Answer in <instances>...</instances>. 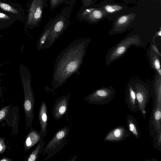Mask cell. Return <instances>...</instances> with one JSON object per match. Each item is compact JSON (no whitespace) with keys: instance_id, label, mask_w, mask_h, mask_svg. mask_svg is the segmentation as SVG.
I'll return each instance as SVG.
<instances>
[{"instance_id":"obj_15","label":"cell","mask_w":161,"mask_h":161,"mask_svg":"<svg viewBox=\"0 0 161 161\" xmlns=\"http://www.w3.org/2000/svg\"><path fill=\"white\" fill-rule=\"evenodd\" d=\"M161 56L157 54L150 47L147 51V57L151 68L161 75L160 61Z\"/></svg>"},{"instance_id":"obj_16","label":"cell","mask_w":161,"mask_h":161,"mask_svg":"<svg viewBox=\"0 0 161 161\" xmlns=\"http://www.w3.org/2000/svg\"><path fill=\"white\" fill-rule=\"evenodd\" d=\"M41 137L39 132L35 129H31L25 138L24 142L25 152L27 151L38 142Z\"/></svg>"},{"instance_id":"obj_29","label":"cell","mask_w":161,"mask_h":161,"mask_svg":"<svg viewBox=\"0 0 161 161\" xmlns=\"http://www.w3.org/2000/svg\"><path fill=\"white\" fill-rule=\"evenodd\" d=\"M3 75L2 73H0V77L1 76ZM1 79L0 78V98L2 96L3 94V92L2 89V88L1 86Z\"/></svg>"},{"instance_id":"obj_13","label":"cell","mask_w":161,"mask_h":161,"mask_svg":"<svg viewBox=\"0 0 161 161\" xmlns=\"http://www.w3.org/2000/svg\"><path fill=\"white\" fill-rule=\"evenodd\" d=\"M161 108L153 109L149 120V132L153 136L155 134L161 132Z\"/></svg>"},{"instance_id":"obj_4","label":"cell","mask_w":161,"mask_h":161,"mask_svg":"<svg viewBox=\"0 0 161 161\" xmlns=\"http://www.w3.org/2000/svg\"><path fill=\"white\" fill-rule=\"evenodd\" d=\"M146 43L138 36L127 37L108 50L105 56L107 65L123 56L131 46L143 47Z\"/></svg>"},{"instance_id":"obj_7","label":"cell","mask_w":161,"mask_h":161,"mask_svg":"<svg viewBox=\"0 0 161 161\" xmlns=\"http://www.w3.org/2000/svg\"><path fill=\"white\" fill-rule=\"evenodd\" d=\"M116 94V90L113 87H103L95 90L86 96L83 100L91 104L104 105L110 102Z\"/></svg>"},{"instance_id":"obj_12","label":"cell","mask_w":161,"mask_h":161,"mask_svg":"<svg viewBox=\"0 0 161 161\" xmlns=\"http://www.w3.org/2000/svg\"><path fill=\"white\" fill-rule=\"evenodd\" d=\"M152 84L153 109L161 108V75L156 72Z\"/></svg>"},{"instance_id":"obj_3","label":"cell","mask_w":161,"mask_h":161,"mask_svg":"<svg viewBox=\"0 0 161 161\" xmlns=\"http://www.w3.org/2000/svg\"><path fill=\"white\" fill-rule=\"evenodd\" d=\"M75 0H67L59 14L54 19V25L43 47L46 49L52 47L69 25L71 14L75 5Z\"/></svg>"},{"instance_id":"obj_31","label":"cell","mask_w":161,"mask_h":161,"mask_svg":"<svg viewBox=\"0 0 161 161\" xmlns=\"http://www.w3.org/2000/svg\"><path fill=\"white\" fill-rule=\"evenodd\" d=\"M0 65H1V64H0Z\"/></svg>"},{"instance_id":"obj_24","label":"cell","mask_w":161,"mask_h":161,"mask_svg":"<svg viewBox=\"0 0 161 161\" xmlns=\"http://www.w3.org/2000/svg\"><path fill=\"white\" fill-rule=\"evenodd\" d=\"M104 8L108 13H113L121 10L123 7L117 5H107L105 6Z\"/></svg>"},{"instance_id":"obj_6","label":"cell","mask_w":161,"mask_h":161,"mask_svg":"<svg viewBox=\"0 0 161 161\" xmlns=\"http://www.w3.org/2000/svg\"><path fill=\"white\" fill-rule=\"evenodd\" d=\"M134 86L136 94L139 111L144 119L147 116V106L152 96L151 86L147 83L139 80L130 81Z\"/></svg>"},{"instance_id":"obj_21","label":"cell","mask_w":161,"mask_h":161,"mask_svg":"<svg viewBox=\"0 0 161 161\" xmlns=\"http://www.w3.org/2000/svg\"><path fill=\"white\" fill-rule=\"evenodd\" d=\"M0 8L9 13L15 15H17L19 13L18 10L14 7L5 3L0 2Z\"/></svg>"},{"instance_id":"obj_14","label":"cell","mask_w":161,"mask_h":161,"mask_svg":"<svg viewBox=\"0 0 161 161\" xmlns=\"http://www.w3.org/2000/svg\"><path fill=\"white\" fill-rule=\"evenodd\" d=\"M38 118L40 125L39 132L41 137L44 138L47 135V130L48 111L46 103L43 101L42 102L39 108Z\"/></svg>"},{"instance_id":"obj_19","label":"cell","mask_w":161,"mask_h":161,"mask_svg":"<svg viewBox=\"0 0 161 161\" xmlns=\"http://www.w3.org/2000/svg\"><path fill=\"white\" fill-rule=\"evenodd\" d=\"M44 138L41 137L38 143L35 148L33 150L24 161H36L39 156V154L43 151V147L45 144Z\"/></svg>"},{"instance_id":"obj_8","label":"cell","mask_w":161,"mask_h":161,"mask_svg":"<svg viewBox=\"0 0 161 161\" xmlns=\"http://www.w3.org/2000/svg\"><path fill=\"white\" fill-rule=\"evenodd\" d=\"M47 7L45 0H32L28 12L27 27L31 30L38 27L43 18V11Z\"/></svg>"},{"instance_id":"obj_2","label":"cell","mask_w":161,"mask_h":161,"mask_svg":"<svg viewBox=\"0 0 161 161\" xmlns=\"http://www.w3.org/2000/svg\"><path fill=\"white\" fill-rule=\"evenodd\" d=\"M19 73L24 93L23 107L25 119V128L27 130L31 126L34 116L35 97L31 86V77L29 69L21 64Z\"/></svg>"},{"instance_id":"obj_10","label":"cell","mask_w":161,"mask_h":161,"mask_svg":"<svg viewBox=\"0 0 161 161\" xmlns=\"http://www.w3.org/2000/svg\"><path fill=\"white\" fill-rule=\"evenodd\" d=\"M130 131L124 126H117L109 131L104 139V142H119L129 137Z\"/></svg>"},{"instance_id":"obj_30","label":"cell","mask_w":161,"mask_h":161,"mask_svg":"<svg viewBox=\"0 0 161 161\" xmlns=\"http://www.w3.org/2000/svg\"><path fill=\"white\" fill-rule=\"evenodd\" d=\"M13 160L12 159L6 157H4L0 159V161H12Z\"/></svg>"},{"instance_id":"obj_20","label":"cell","mask_w":161,"mask_h":161,"mask_svg":"<svg viewBox=\"0 0 161 161\" xmlns=\"http://www.w3.org/2000/svg\"><path fill=\"white\" fill-rule=\"evenodd\" d=\"M0 13V29L5 28L10 25L15 20L14 15H10Z\"/></svg>"},{"instance_id":"obj_5","label":"cell","mask_w":161,"mask_h":161,"mask_svg":"<svg viewBox=\"0 0 161 161\" xmlns=\"http://www.w3.org/2000/svg\"><path fill=\"white\" fill-rule=\"evenodd\" d=\"M70 132L69 127L65 126L56 132L53 138L43 148V152L42 155L43 156L47 154V156L43 160L44 161L49 159L57 153H59V151L68 142Z\"/></svg>"},{"instance_id":"obj_22","label":"cell","mask_w":161,"mask_h":161,"mask_svg":"<svg viewBox=\"0 0 161 161\" xmlns=\"http://www.w3.org/2000/svg\"><path fill=\"white\" fill-rule=\"evenodd\" d=\"M13 105V103L4 106L0 109V123L5 120L9 114V110Z\"/></svg>"},{"instance_id":"obj_11","label":"cell","mask_w":161,"mask_h":161,"mask_svg":"<svg viewBox=\"0 0 161 161\" xmlns=\"http://www.w3.org/2000/svg\"><path fill=\"white\" fill-rule=\"evenodd\" d=\"M125 101L130 111L136 113L139 111L136 92L130 81L128 82L126 87Z\"/></svg>"},{"instance_id":"obj_28","label":"cell","mask_w":161,"mask_h":161,"mask_svg":"<svg viewBox=\"0 0 161 161\" xmlns=\"http://www.w3.org/2000/svg\"><path fill=\"white\" fill-rule=\"evenodd\" d=\"M94 0H80L82 5L86 6L92 5Z\"/></svg>"},{"instance_id":"obj_27","label":"cell","mask_w":161,"mask_h":161,"mask_svg":"<svg viewBox=\"0 0 161 161\" xmlns=\"http://www.w3.org/2000/svg\"><path fill=\"white\" fill-rule=\"evenodd\" d=\"M128 19V16L127 15L122 16L118 19L117 23L119 25H122L127 22Z\"/></svg>"},{"instance_id":"obj_1","label":"cell","mask_w":161,"mask_h":161,"mask_svg":"<svg viewBox=\"0 0 161 161\" xmlns=\"http://www.w3.org/2000/svg\"><path fill=\"white\" fill-rule=\"evenodd\" d=\"M91 41L90 38L75 40L61 51L55 63L51 83L53 88L60 87L74 74H80V69Z\"/></svg>"},{"instance_id":"obj_25","label":"cell","mask_w":161,"mask_h":161,"mask_svg":"<svg viewBox=\"0 0 161 161\" xmlns=\"http://www.w3.org/2000/svg\"><path fill=\"white\" fill-rule=\"evenodd\" d=\"M47 2L49 1L50 9L51 10L55 9L61 4H63L67 0H45Z\"/></svg>"},{"instance_id":"obj_17","label":"cell","mask_w":161,"mask_h":161,"mask_svg":"<svg viewBox=\"0 0 161 161\" xmlns=\"http://www.w3.org/2000/svg\"><path fill=\"white\" fill-rule=\"evenodd\" d=\"M54 18L51 19L45 25L37 43L36 48L38 51L43 49V46L50 33L54 25Z\"/></svg>"},{"instance_id":"obj_18","label":"cell","mask_w":161,"mask_h":161,"mask_svg":"<svg viewBox=\"0 0 161 161\" xmlns=\"http://www.w3.org/2000/svg\"><path fill=\"white\" fill-rule=\"evenodd\" d=\"M126 122L128 130L135 137L139 139L141 132L137 126L136 118L132 115L127 114L126 116Z\"/></svg>"},{"instance_id":"obj_23","label":"cell","mask_w":161,"mask_h":161,"mask_svg":"<svg viewBox=\"0 0 161 161\" xmlns=\"http://www.w3.org/2000/svg\"><path fill=\"white\" fill-rule=\"evenodd\" d=\"M153 143L155 149L160 151L161 143V132L155 134L153 136Z\"/></svg>"},{"instance_id":"obj_26","label":"cell","mask_w":161,"mask_h":161,"mask_svg":"<svg viewBox=\"0 0 161 161\" xmlns=\"http://www.w3.org/2000/svg\"><path fill=\"white\" fill-rule=\"evenodd\" d=\"M6 148L4 138L0 136V154L3 153L5 151Z\"/></svg>"},{"instance_id":"obj_9","label":"cell","mask_w":161,"mask_h":161,"mask_svg":"<svg viewBox=\"0 0 161 161\" xmlns=\"http://www.w3.org/2000/svg\"><path fill=\"white\" fill-rule=\"evenodd\" d=\"M70 92L62 95L56 100L53 107L52 113L53 119L59 120L67 112L70 98Z\"/></svg>"}]
</instances>
